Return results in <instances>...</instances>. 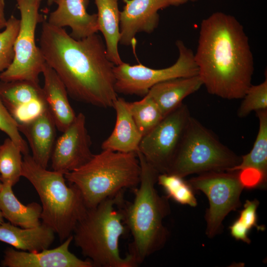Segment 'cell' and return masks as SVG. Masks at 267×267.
<instances>
[{"label":"cell","instance_id":"obj_27","mask_svg":"<svg viewBox=\"0 0 267 267\" xmlns=\"http://www.w3.org/2000/svg\"><path fill=\"white\" fill-rule=\"evenodd\" d=\"M157 183L163 188L167 198L180 204L191 207L197 205L192 188L182 178L173 174H159Z\"/></svg>","mask_w":267,"mask_h":267},{"label":"cell","instance_id":"obj_22","mask_svg":"<svg viewBox=\"0 0 267 267\" xmlns=\"http://www.w3.org/2000/svg\"><path fill=\"white\" fill-rule=\"evenodd\" d=\"M97 9L98 31L105 41L108 58L115 65L123 62L118 51L120 39V12L118 0H94Z\"/></svg>","mask_w":267,"mask_h":267},{"label":"cell","instance_id":"obj_5","mask_svg":"<svg viewBox=\"0 0 267 267\" xmlns=\"http://www.w3.org/2000/svg\"><path fill=\"white\" fill-rule=\"evenodd\" d=\"M22 177L31 182L39 196L42 223L64 241L72 235L88 210L81 191L75 185L66 184L64 174L42 167L29 154L23 158Z\"/></svg>","mask_w":267,"mask_h":267},{"label":"cell","instance_id":"obj_33","mask_svg":"<svg viewBox=\"0 0 267 267\" xmlns=\"http://www.w3.org/2000/svg\"><path fill=\"white\" fill-rule=\"evenodd\" d=\"M231 235L236 240H240L247 244L251 242L248 233L249 229L238 219L229 227Z\"/></svg>","mask_w":267,"mask_h":267},{"label":"cell","instance_id":"obj_2","mask_svg":"<svg viewBox=\"0 0 267 267\" xmlns=\"http://www.w3.org/2000/svg\"><path fill=\"white\" fill-rule=\"evenodd\" d=\"M194 58L211 94L242 99L252 85L254 65L249 39L231 15L216 12L202 21Z\"/></svg>","mask_w":267,"mask_h":267},{"label":"cell","instance_id":"obj_15","mask_svg":"<svg viewBox=\"0 0 267 267\" xmlns=\"http://www.w3.org/2000/svg\"><path fill=\"white\" fill-rule=\"evenodd\" d=\"M73 235L58 247L36 252L5 250L1 266L8 267H93L88 259H79L69 250Z\"/></svg>","mask_w":267,"mask_h":267},{"label":"cell","instance_id":"obj_1","mask_svg":"<svg viewBox=\"0 0 267 267\" xmlns=\"http://www.w3.org/2000/svg\"><path fill=\"white\" fill-rule=\"evenodd\" d=\"M39 47L45 63L55 72L73 99L101 108L113 107L115 65L97 33L81 40L44 19Z\"/></svg>","mask_w":267,"mask_h":267},{"label":"cell","instance_id":"obj_24","mask_svg":"<svg viewBox=\"0 0 267 267\" xmlns=\"http://www.w3.org/2000/svg\"><path fill=\"white\" fill-rule=\"evenodd\" d=\"M259 121V128L253 147L250 152L241 156L240 163L229 172L239 171L252 167L267 176V109L256 112Z\"/></svg>","mask_w":267,"mask_h":267},{"label":"cell","instance_id":"obj_6","mask_svg":"<svg viewBox=\"0 0 267 267\" xmlns=\"http://www.w3.org/2000/svg\"><path fill=\"white\" fill-rule=\"evenodd\" d=\"M80 190L88 208L139 184L140 166L136 153L102 150L79 168L64 175Z\"/></svg>","mask_w":267,"mask_h":267},{"label":"cell","instance_id":"obj_16","mask_svg":"<svg viewBox=\"0 0 267 267\" xmlns=\"http://www.w3.org/2000/svg\"><path fill=\"white\" fill-rule=\"evenodd\" d=\"M89 0H55L56 9L49 14L47 22L54 26L71 29L70 35L76 40L98 31L96 13L87 12Z\"/></svg>","mask_w":267,"mask_h":267},{"label":"cell","instance_id":"obj_12","mask_svg":"<svg viewBox=\"0 0 267 267\" xmlns=\"http://www.w3.org/2000/svg\"><path fill=\"white\" fill-rule=\"evenodd\" d=\"M62 133L55 141L50 159L52 170L64 175L86 164L93 154L83 113L77 115L74 122Z\"/></svg>","mask_w":267,"mask_h":267},{"label":"cell","instance_id":"obj_3","mask_svg":"<svg viewBox=\"0 0 267 267\" xmlns=\"http://www.w3.org/2000/svg\"><path fill=\"white\" fill-rule=\"evenodd\" d=\"M136 154L140 166L139 183L134 188L133 201L125 204L122 200L121 204L124 222L133 237L129 254L138 265L165 245L168 232L163 222L170 209L167 198L160 196L155 188L160 173L141 153Z\"/></svg>","mask_w":267,"mask_h":267},{"label":"cell","instance_id":"obj_4","mask_svg":"<svg viewBox=\"0 0 267 267\" xmlns=\"http://www.w3.org/2000/svg\"><path fill=\"white\" fill-rule=\"evenodd\" d=\"M122 192L88 210L73 231L77 247L97 267H134L137 266L130 254L120 255L119 240L125 233L124 217L118 210Z\"/></svg>","mask_w":267,"mask_h":267},{"label":"cell","instance_id":"obj_26","mask_svg":"<svg viewBox=\"0 0 267 267\" xmlns=\"http://www.w3.org/2000/svg\"><path fill=\"white\" fill-rule=\"evenodd\" d=\"M127 104L142 137L153 129L164 117L156 102L147 94L140 100L127 101Z\"/></svg>","mask_w":267,"mask_h":267},{"label":"cell","instance_id":"obj_7","mask_svg":"<svg viewBox=\"0 0 267 267\" xmlns=\"http://www.w3.org/2000/svg\"><path fill=\"white\" fill-rule=\"evenodd\" d=\"M241 161V156L222 143L211 130L191 116L166 173L183 178L193 174L229 171Z\"/></svg>","mask_w":267,"mask_h":267},{"label":"cell","instance_id":"obj_18","mask_svg":"<svg viewBox=\"0 0 267 267\" xmlns=\"http://www.w3.org/2000/svg\"><path fill=\"white\" fill-rule=\"evenodd\" d=\"M42 73L44 83L42 88L47 108L61 132L74 122L76 114L72 107L66 89L55 72L45 62Z\"/></svg>","mask_w":267,"mask_h":267},{"label":"cell","instance_id":"obj_14","mask_svg":"<svg viewBox=\"0 0 267 267\" xmlns=\"http://www.w3.org/2000/svg\"><path fill=\"white\" fill-rule=\"evenodd\" d=\"M120 12L119 43L134 48L135 37L140 32L151 34L159 22L158 11L170 6L167 0H122Z\"/></svg>","mask_w":267,"mask_h":267},{"label":"cell","instance_id":"obj_34","mask_svg":"<svg viewBox=\"0 0 267 267\" xmlns=\"http://www.w3.org/2000/svg\"><path fill=\"white\" fill-rule=\"evenodd\" d=\"M4 0H0V30L4 28L7 23V20L4 14Z\"/></svg>","mask_w":267,"mask_h":267},{"label":"cell","instance_id":"obj_37","mask_svg":"<svg viewBox=\"0 0 267 267\" xmlns=\"http://www.w3.org/2000/svg\"><path fill=\"white\" fill-rule=\"evenodd\" d=\"M3 222H4L3 216L1 211H0V224H1L2 223H3Z\"/></svg>","mask_w":267,"mask_h":267},{"label":"cell","instance_id":"obj_17","mask_svg":"<svg viewBox=\"0 0 267 267\" xmlns=\"http://www.w3.org/2000/svg\"><path fill=\"white\" fill-rule=\"evenodd\" d=\"M26 137L35 161L46 168L55 143L56 125L48 108L33 120L18 125Z\"/></svg>","mask_w":267,"mask_h":267},{"label":"cell","instance_id":"obj_28","mask_svg":"<svg viewBox=\"0 0 267 267\" xmlns=\"http://www.w3.org/2000/svg\"><path fill=\"white\" fill-rule=\"evenodd\" d=\"M20 26V19L12 15L7 20L3 31L0 32V73L5 70L13 61L14 44Z\"/></svg>","mask_w":267,"mask_h":267},{"label":"cell","instance_id":"obj_30","mask_svg":"<svg viewBox=\"0 0 267 267\" xmlns=\"http://www.w3.org/2000/svg\"><path fill=\"white\" fill-rule=\"evenodd\" d=\"M0 130L5 133L21 149L23 155L29 150L26 141L22 137L18 124L13 118L0 97Z\"/></svg>","mask_w":267,"mask_h":267},{"label":"cell","instance_id":"obj_8","mask_svg":"<svg viewBox=\"0 0 267 267\" xmlns=\"http://www.w3.org/2000/svg\"><path fill=\"white\" fill-rule=\"evenodd\" d=\"M20 13L19 31L14 44L10 65L0 73L2 82L26 80L39 83L45 60L36 43L38 24L44 20L39 12L42 0H16Z\"/></svg>","mask_w":267,"mask_h":267},{"label":"cell","instance_id":"obj_20","mask_svg":"<svg viewBox=\"0 0 267 267\" xmlns=\"http://www.w3.org/2000/svg\"><path fill=\"white\" fill-rule=\"evenodd\" d=\"M203 85L199 75L168 80L152 87L146 94L156 102L164 116L177 108L187 96Z\"/></svg>","mask_w":267,"mask_h":267},{"label":"cell","instance_id":"obj_25","mask_svg":"<svg viewBox=\"0 0 267 267\" xmlns=\"http://www.w3.org/2000/svg\"><path fill=\"white\" fill-rule=\"evenodd\" d=\"M20 148L10 138L0 145V180L13 186L22 177L23 158Z\"/></svg>","mask_w":267,"mask_h":267},{"label":"cell","instance_id":"obj_29","mask_svg":"<svg viewBox=\"0 0 267 267\" xmlns=\"http://www.w3.org/2000/svg\"><path fill=\"white\" fill-rule=\"evenodd\" d=\"M242 99L237 112L239 118H244L253 111L267 109V78L259 85H251Z\"/></svg>","mask_w":267,"mask_h":267},{"label":"cell","instance_id":"obj_38","mask_svg":"<svg viewBox=\"0 0 267 267\" xmlns=\"http://www.w3.org/2000/svg\"><path fill=\"white\" fill-rule=\"evenodd\" d=\"M2 183L0 180V192L2 189Z\"/></svg>","mask_w":267,"mask_h":267},{"label":"cell","instance_id":"obj_13","mask_svg":"<svg viewBox=\"0 0 267 267\" xmlns=\"http://www.w3.org/2000/svg\"><path fill=\"white\" fill-rule=\"evenodd\" d=\"M0 97L18 125L33 120L47 108L43 88L38 83L0 81Z\"/></svg>","mask_w":267,"mask_h":267},{"label":"cell","instance_id":"obj_9","mask_svg":"<svg viewBox=\"0 0 267 267\" xmlns=\"http://www.w3.org/2000/svg\"><path fill=\"white\" fill-rule=\"evenodd\" d=\"M179 55L172 66L163 69H152L141 64L131 65L123 62L115 65L116 92L124 94L145 95L149 89L160 82L179 77L198 75V68L193 51L182 41L176 43Z\"/></svg>","mask_w":267,"mask_h":267},{"label":"cell","instance_id":"obj_36","mask_svg":"<svg viewBox=\"0 0 267 267\" xmlns=\"http://www.w3.org/2000/svg\"><path fill=\"white\" fill-rule=\"evenodd\" d=\"M55 0H47V4L48 6H51L54 3Z\"/></svg>","mask_w":267,"mask_h":267},{"label":"cell","instance_id":"obj_21","mask_svg":"<svg viewBox=\"0 0 267 267\" xmlns=\"http://www.w3.org/2000/svg\"><path fill=\"white\" fill-rule=\"evenodd\" d=\"M54 238V231L42 222L30 228L19 227L10 222L0 224V241L24 251L36 252L48 249Z\"/></svg>","mask_w":267,"mask_h":267},{"label":"cell","instance_id":"obj_11","mask_svg":"<svg viewBox=\"0 0 267 267\" xmlns=\"http://www.w3.org/2000/svg\"><path fill=\"white\" fill-rule=\"evenodd\" d=\"M190 117L188 107L181 103L142 137L138 152L160 174L167 172Z\"/></svg>","mask_w":267,"mask_h":267},{"label":"cell","instance_id":"obj_10","mask_svg":"<svg viewBox=\"0 0 267 267\" xmlns=\"http://www.w3.org/2000/svg\"><path fill=\"white\" fill-rule=\"evenodd\" d=\"M192 189L203 192L207 197L209 207L206 210V234L214 237L222 230L225 216L241 205L240 197L244 187L238 171H212L198 174L187 181Z\"/></svg>","mask_w":267,"mask_h":267},{"label":"cell","instance_id":"obj_32","mask_svg":"<svg viewBox=\"0 0 267 267\" xmlns=\"http://www.w3.org/2000/svg\"><path fill=\"white\" fill-rule=\"evenodd\" d=\"M259 204V201L256 199L247 200L243 209L240 212L238 220L249 230L254 226L260 229L257 223V209Z\"/></svg>","mask_w":267,"mask_h":267},{"label":"cell","instance_id":"obj_23","mask_svg":"<svg viewBox=\"0 0 267 267\" xmlns=\"http://www.w3.org/2000/svg\"><path fill=\"white\" fill-rule=\"evenodd\" d=\"M12 187L2 183L0 192V211L3 218L11 223L23 228L40 225L42 206L36 202L27 205L22 204L14 195Z\"/></svg>","mask_w":267,"mask_h":267},{"label":"cell","instance_id":"obj_19","mask_svg":"<svg viewBox=\"0 0 267 267\" xmlns=\"http://www.w3.org/2000/svg\"><path fill=\"white\" fill-rule=\"evenodd\" d=\"M113 108L116 111L114 128L101 144L102 150L123 153H137L142 135L129 109L127 101L118 97Z\"/></svg>","mask_w":267,"mask_h":267},{"label":"cell","instance_id":"obj_35","mask_svg":"<svg viewBox=\"0 0 267 267\" xmlns=\"http://www.w3.org/2000/svg\"><path fill=\"white\" fill-rule=\"evenodd\" d=\"M170 5L179 6L188 2H195L198 0H167Z\"/></svg>","mask_w":267,"mask_h":267},{"label":"cell","instance_id":"obj_31","mask_svg":"<svg viewBox=\"0 0 267 267\" xmlns=\"http://www.w3.org/2000/svg\"><path fill=\"white\" fill-rule=\"evenodd\" d=\"M238 177L244 188H253L264 183L267 176L256 168L249 167L239 171Z\"/></svg>","mask_w":267,"mask_h":267}]
</instances>
